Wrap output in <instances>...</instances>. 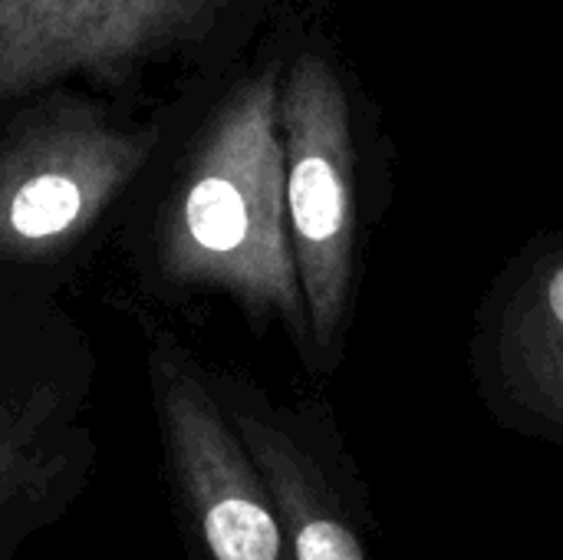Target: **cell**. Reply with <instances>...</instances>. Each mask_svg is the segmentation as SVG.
Listing matches in <instances>:
<instances>
[{
    "label": "cell",
    "mask_w": 563,
    "mask_h": 560,
    "mask_svg": "<svg viewBox=\"0 0 563 560\" xmlns=\"http://www.w3.org/2000/svg\"><path fill=\"white\" fill-rule=\"evenodd\" d=\"M148 380L175 485L211 560H294L271 488L201 370L155 340Z\"/></svg>",
    "instance_id": "obj_4"
},
{
    "label": "cell",
    "mask_w": 563,
    "mask_h": 560,
    "mask_svg": "<svg viewBox=\"0 0 563 560\" xmlns=\"http://www.w3.org/2000/svg\"><path fill=\"white\" fill-rule=\"evenodd\" d=\"M3 465H7V449L0 446V469H3Z\"/></svg>",
    "instance_id": "obj_8"
},
{
    "label": "cell",
    "mask_w": 563,
    "mask_h": 560,
    "mask_svg": "<svg viewBox=\"0 0 563 560\" xmlns=\"http://www.w3.org/2000/svg\"><path fill=\"white\" fill-rule=\"evenodd\" d=\"M277 122L287 228L310 327L307 366L330 376L343 360L353 317L363 211L356 109L323 43H300L284 59Z\"/></svg>",
    "instance_id": "obj_2"
},
{
    "label": "cell",
    "mask_w": 563,
    "mask_h": 560,
    "mask_svg": "<svg viewBox=\"0 0 563 560\" xmlns=\"http://www.w3.org/2000/svg\"><path fill=\"white\" fill-rule=\"evenodd\" d=\"M218 399L271 488L294 560H373L369 495L327 409H277L234 383Z\"/></svg>",
    "instance_id": "obj_7"
},
{
    "label": "cell",
    "mask_w": 563,
    "mask_h": 560,
    "mask_svg": "<svg viewBox=\"0 0 563 560\" xmlns=\"http://www.w3.org/2000/svg\"><path fill=\"white\" fill-rule=\"evenodd\" d=\"M162 129H119L86 106L43 112L0 149V254L73 241L145 165Z\"/></svg>",
    "instance_id": "obj_5"
},
{
    "label": "cell",
    "mask_w": 563,
    "mask_h": 560,
    "mask_svg": "<svg viewBox=\"0 0 563 560\" xmlns=\"http://www.w3.org/2000/svg\"><path fill=\"white\" fill-rule=\"evenodd\" d=\"M284 56L238 79L198 139L158 228V267L175 284L238 300L257 327L277 320L310 360V327L287 228L277 122Z\"/></svg>",
    "instance_id": "obj_1"
},
{
    "label": "cell",
    "mask_w": 563,
    "mask_h": 560,
    "mask_svg": "<svg viewBox=\"0 0 563 560\" xmlns=\"http://www.w3.org/2000/svg\"><path fill=\"white\" fill-rule=\"evenodd\" d=\"M468 360L501 429L563 449V231L534 238L485 290Z\"/></svg>",
    "instance_id": "obj_6"
},
{
    "label": "cell",
    "mask_w": 563,
    "mask_h": 560,
    "mask_svg": "<svg viewBox=\"0 0 563 560\" xmlns=\"http://www.w3.org/2000/svg\"><path fill=\"white\" fill-rule=\"evenodd\" d=\"M241 10L257 0H0V106L66 76L132 86L234 30Z\"/></svg>",
    "instance_id": "obj_3"
}]
</instances>
